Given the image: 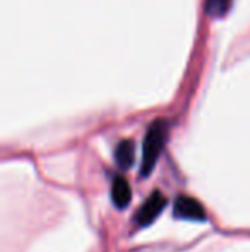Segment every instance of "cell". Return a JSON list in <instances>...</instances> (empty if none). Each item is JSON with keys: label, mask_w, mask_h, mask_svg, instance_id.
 I'll list each match as a JSON object with an SVG mask.
<instances>
[{"label": "cell", "mask_w": 250, "mask_h": 252, "mask_svg": "<svg viewBox=\"0 0 250 252\" xmlns=\"http://www.w3.org/2000/svg\"><path fill=\"white\" fill-rule=\"evenodd\" d=\"M134 159H136V144L134 141L125 139L115 150V161L120 166L122 170H129L134 165Z\"/></svg>", "instance_id": "5"}, {"label": "cell", "mask_w": 250, "mask_h": 252, "mask_svg": "<svg viewBox=\"0 0 250 252\" xmlns=\"http://www.w3.org/2000/svg\"><path fill=\"white\" fill-rule=\"evenodd\" d=\"M230 2L231 0H207V3H206L207 14H211V16H214V17H221L228 10Z\"/></svg>", "instance_id": "6"}, {"label": "cell", "mask_w": 250, "mask_h": 252, "mask_svg": "<svg viewBox=\"0 0 250 252\" xmlns=\"http://www.w3.org/2000/svg\"><path fill=\"white\" fill-rule=\"evenodd\" d=\"M132 199V190H130L129 182L124 177H115L113 182H111V201H113L115 208L125 209L130 204Z\"/></svg>", "instance_id": "4"}, {"label": "cell", "mask_w": 250, "mask_h": 252, "mask_svg": "<svg viewBox=\"0 0 250 252\" xmlns=\"http://www.w3.org/2000/svg\"><path fill=\"white\" fill-rule=\"evenodd\" d=\"M168 137V122L163 119L154 120L149 126L142 143V161H140V175L149 177L161 156Z\"/></svg>", "instance_id": "1"}, {"label": "cell", "mask_w": 250, "mask_h": 252, "mask_svg": "<svg viewBox=\"0 0 250 252\" xmlns=\"http://www.w3.org/2000/svg\"><path fill=\"white\" fill-rule=\"evenodd\" d=\"M165 206H167V197H165L160 190H154V192L144 201V204L140 206L139 211H137V216H136L137 225L139 226L151 225V223L160 216V213L165 209Z\"/></svg>", "instance_id": "2"}, {"label": "cell", "mask_w": 250, "mask_h": 252, "mask_svg": "<svg viewBox=\"0 0 250 252\" xmlns=\"http://www.w3.org/2000/svg\"><path fill=\"white\" fill-rule=\"evenodd\" d=\"M175 218L189 220V221H206V209L197 199L189 196H180L175 201Z\"/></svg>", "instance_id": "3"}]
</instances>
